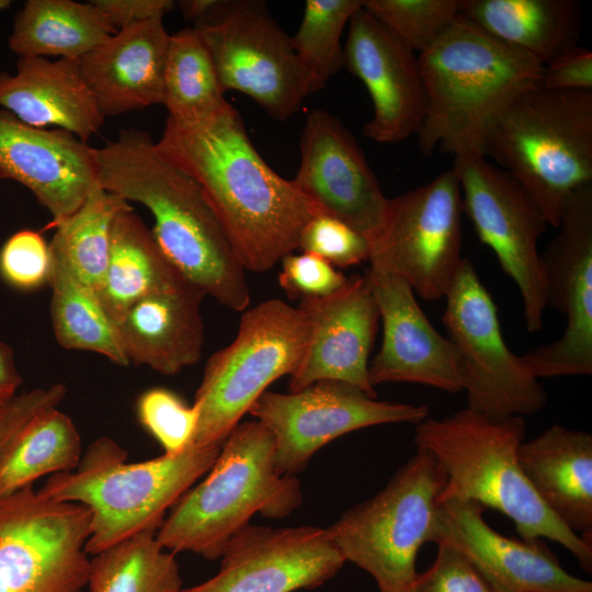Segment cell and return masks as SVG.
<instances>
[{
    "instance_id": "cell-1",
    "label": "cell",
    "mask_w": 592,
    "mask_h": 592,
    "mask_svg": "<svg viewBox=\"0 0 592 592\" xmlns=\"http://www.w3.org/2000/svg\"><path fill=\"white\" fill-rule=\"evenodd\" d=\"M156 147L200 185L244 271L271 270L320 214L264 161L231 104L195 125L167 118Z\"/></svg>"
},
{
    "instance_id": "cell-2",
    "label": "cell",
    "mask_w": 592,
    "mask_h": 592,
    "mask_svg": "<svg viewBox=\"0 0 592 592\" xmlns=\"http://www.w3.org/2000/svg\"><path fill=\"white\" fill-rule=\"evenodd\" d=\"M95 157L100 185L150 212L156 242L182 277L220 305L244 311L246 271L200 185L136 128L122 129L95 148Z\"/></svg>"
},
{
    "instance_id": "cell-3",
    "label": "cell",
    "mask_w": 592,
    "mask_h": 592,
    "mask_svg": "<svg viewBox=\"0 0 592 592\" xmlns=\"http://www.w3.org/2000/svg\"><path fill=\"white\" fill-rule=\"evenodd\" d=\"M418 59L425 112L417 138L425 156H485L487 136L505 112L542 87L544 65L460 14Z\"/></svg>"
},
{
    "instance_id": "cell-4",
    "label": "cell",
    "mask_w": 592,
    "mask_h": 592,
    "mask_svg": "<svg viewBox=\"0 0 592 592\" xmlns=\"http://www.w3.org/2000/svg\"><path fill=\"white\" fill-rule=\"evenodd\" d=\"M523 417L493 419L469 408L417 424V448L429 452L446 481L440 503L474 501L509 517L522 539L547 538L565 547L584 571L592 569V543L567 528L542 502L517 457Z\"/></svg>"
},
{
    "instance_id": "cell-5",
    "label": "cell",
    "mask_w": 592,
    "mask_h": 592,
    "mask_svg": "<svg viewBox=\"0 0 592 592\" xmlns=\"http://www.w3.org/2000/svg\"><path fill=\"white\" fill-rule=\"evenodd\" d=\"M206 474L173 504L157 530L158 542L174 554L220 558L254 514L282 519L301 502L298 480L278 473L274 439L260 421L239 423Z\"/></svg>"
},
{
    "instance_id": "cell-6",
    "label": "cell",
    "mask_w": 592,
    "mask_h": 592,
    "mask_svg": "<svg viewBox=\"0 0 592 592\" xmlns=\"http://www.w3.org/2000/svg\"><path fill=\"white\" fill-rule=\"evenodd\" d=\"M220 448L186 446L175 455L128 463L127 452L102 436L73 470L49 476L38 491L90 511L86 550L93 556L144 531H157L168 510L210 469Z\"/></svg>"
},
{
    "instance_id": "cell-7",
    "label": "cell",
    "mask_w": 592,
    "mask_h": 592,
    "mask_svg": "<svg viewBox=\"0 0 592 592\" xmlns=\"http://www.w3.org/2000/svg\"><path fill=\"white\" fill-rule=\"evenodd\" d=\"M483 155L558 228L569 196L592 184V92L543 87L526 92L491 129Z\"/></svg>"
},
{
    "instance_id": "cell-8",
    "label": "cell",
    "mask_w": 592,
    "mask_h": 592,
    "mask_svg": "<svg viewBox=\"0 0 592 592\" xmlns=\"http://www.w3.org/2000/svg\"><path fill=\"white\" fill-rule=\"evenodd\" d=\"M445 481L436 459L417 448L379 492L327 528L344 560L369 573L379 592H403L415 579L419 550L439 539Z\"/></svg>"
},
{
    "instance_id": "cell-9",
    "label": "cell",
    "mask_w": 592,
    "mask_h": 592,
    "mask_svg": "<svg viewBox=\"0 0 592 592\" xmlns=\"http://www.w3.org/2000/svg\"><path fill=\"white\" fill-rule=\"evenodd\" d=\"M310 335L306 315L281 299L242 311L236 338L207 360L193 405L187 446L220 447L254 401L299 364Z\"/></svg>"
},
{
    "instance_id": "cell-10",
    "label": "cell",
    "mask_w": 592,
    "mask_h": 592,
    "mask_svg": "<svg viewBox=\"0 0 592 592\" xmlns=\"http://www.w3.org/2000/svg\"><path fill=\"white\" fill-rule=\"evenodd\" d=\"M214 61L224 92L254 100L269 115L285 121L312 93L291 36L260 0H218L194 24Z\"/></svg>"
},
{
    "instance_id": "cell-11",
    "label": "cell",
    "mask_w": 592,
    "mask_h": 592,
    "mask_svg": "<svg viewBox=\"0 0 592 592\" xmlns=\"http://www.w3.org/2000/svg\"><path fill=\"white\" fill-rule=\"evenodd\" d=\"M445 298L442 322L460 354L467 408L493 419L542 410L546 390L506 345L496 304L469 259L463 258Z\"/></svg>"
},
{
    "instance_id": "cell-12",
    "label": "cell",
    "mask_w": 592,
    "mask_h": 592,
    "mask_svg": "<svg viewBox=\"0 0 592 592\" xmlns=\"http://www.w3.org/2000/svg\"><path fill=\"white\" fill-rule=\"evenodd\" d=\"M90 511L33 486L0 500V592H83Z\"/></svg>"
},
{
    "instance_id": "cell-13",
    "label": "cell",
    "mask_w": 592,
    "mask_h": 592,
    "mask_svg": "<svg viewBox=\"0 0 592 592\" xmlns=\"http://www.w3.org/2000/svg\"><path fill=\"white\" fill-rule=\"evenodd\" d=\"M463 203L453 169L394 198L371 242L369 266L402 277L425 300L445 297L460 255Z\"/></svg>"
},
{
    "instance_id": "cell-14",
    "label": "cell",
    "mask_w": 592,
    "mask_h": 592,
    "mask_svg": "<svg viewBox=\"0 0 592 592\" xmlns=\"http://www.w3.org/2000/svg\"><path fill=\"white\" fill-rule=\"evenodd\" d=\"M452 169L459 182L463 213L519 288L526 330L539 331L547 307L538 252L539 237L548 226L543 213L510 173L485 156H455Z\"/></svg>"
},
{
    "instance_id": "cell-15",
    "label": "cell",
    "mask_w": 592,
    "mask_h": 592,
    "mask_svg": "<svg viewBox=\"0 0 592 592\" xmlns=\"http://www.w3.org/2000/svg\"><path fill=\"white\" fill-rule=\"evenodd\" d=\"M248 413L271 432L278 473L295 476L329 442L378 424H418L429 408L378 400L352 384L326 379L294 392L265 390Z\"/></svg>"
},
{
    "instance_id": "cell-16",
    "label": "cell",
    "mask_w": 592,
    "mask_h": 592,
    "mask_svg": "<svg viewBox=\"0 0 592 592\" xmlns=\"http://www.w3.org/2000/svg\"><path fill=\"white\" fill-rule=\"evenodd\" d=\"M558 229L540 259L546 305L567 325L560 339L521 355L537 379L592 374V184L569 196Z\"/></svg>"
},
{
    "instance_id": "cell-17",
    "label": "cell",
    "mask_w": 592,
    "mask_h": 592,
    "mask_svg": "<svg viewBox=\"0 0 592 592\" xmlns=\"http://www.w3.org/2000/svg\"><path fill=\"white\" fill-rule=\"evenodd\" d=\"M291 181L320 214L345 223L369 244L380 231L389 198L352 133L325 110L307 116L300 164Z\"/></svg>"
},
{
    "instance_id": "cell-18",
    "label": "cell",
    "mask_w": 592,
    "mask_h": 592,
    "mask_svg": "<svg viewBox=\"0 0 592 592\" xmlns=\"http://www.w3.org/2000/svg\"><path fill=\"white\" fill-rule=\"evenodd\" d=\"M210 579L179 592H294L315 589L345 560L327 528L248 525L235 535Z\"/></svg>"
},
{
    "instance_id": "cell-19",
    "label": "cell",
    "mask_w": 592,
    "mask_h": 592,
    "mask_svg": "<svg viewBox=\"0 0 592 592\" xmlns=\"http://www.w3.org/2000/svg\"><path fill=\"white\" fill-rule=\"evenodd\" d=\"M365 276L383 322L379 351L368 364L371 385L414 383L452 394L463 391L459 351L432 326L410 285L371 266Z\"/></svg>"
},
{
    "instance_id": "cell-20",
    "label": "cell",
    "mask_w": 592,
    "mask_h": 592,
    "mask_svg": "<svg viewBox=\"0 0 592 592\" xmlns=\"http://www.w3.org/2000/svg\"><path fill=\"white\" fill-rule=\"evenodd\" d=\"M344 66L369 93L373 116L363 134L394 144L417 135L425 112L418 55L362 7L349 22Z\"/></svg>"
},
{
    "instance_id": "cell-21",
    "label": "cell",
    "mask_w": 592,
    "mask_h": 592,
    "mask_svg": "<svg viewBox=\"0 0 592 592\" xmlns=\"http://www.w3.org/2000/svg\"><path fill=\"white\" fill-rule=\"evenodd\" d=\"M474 501L441 503L437 544L455 548L494 592H592V583L567 572L542 539L510 538L485 520Z\"/></svg>"
},
{
    "instance_id": "cell-22",
    "label": "cell",
    "mask_w": 592,
    "mask_h": 592,
    "mask_svg": "<svg viewBox=\"0 0 592 592\" xmlns=\"http://www.w3.org/2000/svg\"><path fill=\"white\" fill-rule=\"evenodd\" d=\"M298 308L309 321L310 335L289 375V391L329 379L352 384L377 397L368 379V358L379 312L365 274L348 277L344 286L329 296L301 299Z\"/></svg>"
},
{
    "instance_id": "cell-23",
    "label": "cell",
    "mask_w": 592,
    "mask_h": 592,
    "mask_svg": "<svg viewBox=\"0 0 592 592\" xmlns=\"http://www.w3.org/2000/svg\"><path fill=\"white\" fill-rule=\"evenodd\" d=\"M0 180L32 192L54 228L77 210L99 183L95 148L59 128H37L0 110Z\"/></svg>"
},
{
    "instance_id": "cell-24",
    "label": "cell",
    "mask_w": 592,
    "mask_h": 592,
    "mask_svg": "<svg viewBox=\"0 0 592 592\" xmlns=\"http://www.w3.org/2000/svg\"><path fill=\"white\" fill-rule=\"evenodd\" d=\"M170 34L163 16L125 26L79 59L82 78L104 117L163 103Z\"/></svg>"
},
{
    "instance_id": "cell-25",
    "label": "cell",
    "mask_w": 592,
    "mask_h": 592,
    "mask_svg": "<svg viewBox=\"0 0 592 592\" xmlns=\"http://www.w3.org/2000/svg\"><path fill=\"white\" fill-rule=\"evenodd\" d=\"M0 110L33 127H54L88 141L104 116L88 89L78 59L19 57L16 71H0Z\"/></svg>"
},
{
    "instance_id": "cell-26",
    "label": "cell",
    "mask_w": 592,
    "mask_h": 592,
    "mask_svg": "<svg viewBox=\"0 0 592 592\" xmlns=\"http://www.w3.org/2000/svg\"><path fill=\"white\" fill-rule=\"evenodd\" d=\"M205 295L192 285L151 294L136 301L117 323L129 364L175 375L202 356Z\"/></svg>"
},
{
    "instance_id": "cell-27",
    "label": "cell",
    "mask_w": 592,
    "mask_h": 592,
    "mask_svg": "<svg viewBox=\"0 0 592 592\" xmlns=\"http://www.w3.org/2000/svg\"><path fill=\"white\" fill-rule=\"evenodd\" d=\"M521 468L547 509L592 543V435L554 424L522 442Z\"/></svg>"
},
{
    "instance_id": "cell-28",
    "label": "cell",
    "mask_w": 592,
    "mask_h": 592,
    "mask_svg": "<svg viewBox=\"0 0 592 592\" xmlns=\"http://www.w3.org/2000/svg\"><path fill=\"white\" fill-rule=\"evenodd\" d=\"M459 14L542 65L577 46L581 33L573 0H459Z\"/></svg>"
},
{
    "instance_id": "cell-29",
    "label": "cell",
    "mask_w": 592,
    "mask_h": 592,
    "mask_svg": "<svg viewBox=\"0 0 592 592\" xmlns=\"http://www.w3.org/2000/svg\"><path fill=\"white\" fill-rule=\"evenodd\" d=\"M189 284L162 253L151 230L130 207L113 223L110 254L95 292L117 326L136 301Z\"/></svg>"
},
{
    "instance_id": "cell-30",
    "label": "cell",
    "mask_w": 592,
    "mask_h": 592,
    "mask_svg": "<svg viewBox=\"0 0 592 592\" xmlns=\"http://www.w3.org/2000/svg\"><path fill=\"white\" fill-rule=\"evenodd\" d=\"M115 33L90 1L27 0L14 15L8 44L18 57L79 60Z\"/></svg>"
},
{
    "instance_id": "cell-31",
    "label": "cell",
    "mask_w": 592,
    "mask_h": 592,
    "mask_svg": "<svg viewBox=\"0 0 592 592\" xmlns=\"http://www.w3.org/2000/svg\"><path fill=\"white\" fill-rule=\"evenodd\" d=\"M82 456L80 433L58 407L30 420L0 452V500L41 477L73 470Z\"/></svg>"
},
{
    "instance_id": "cell-32",
    "label": "cell",
    "mask_w": 592,
    "mask_h": 592,
    "mask_svg": "<svg viewBox=\"0 0 592 592\" xmlns=\"http://www.w3.org/2000/svg\"><path fill=\"white\" fill-rule=\"evenodd\" d=\"M48 285L52 326L58 344L66 350L93 352L115 365L128 366L117 327L101 305L95 289L54 258Z\"/></svg>"
},
{
    "instance_id": "cell-33",
    "label": "cell",
    "mask_w": 592,
    "mask_h": 592,
    "mask_svg": "<svg viewBox=\"0 0 592 592\" xmlns=\"http://www.w3.org/2000/svg\"><path fill=\"white\" fill-rule=\"evenodd\" d=\"M212 56L197 31L170 35L163 73V105L169 119L182 125L203 123L224 112V96Z\"/></svg>"
},
{
    "instance_id": "cell-34",
    "label": "cell",
    "mask_w": 592,
    "mask_h": 592,
    "mask_svg": "<svg viewBox=\"0 0 592 592\" xmlns=\"http://www.w3.org/2000/svg\"><path fill=\"white\" fill-rule=\"evenodd\" d=\"M144 531L90 559L89 592H179L182 589L175 554Z\"/></svg>"
},
{
    "instance_id": "cell-35",
    "label": "cell",
    "mask_w": 592,
    "mask_h": 592,
    "mask_svg": "<svg viewBox=\"0 0 592 592\" xmlns=\"http://www.w3.org/2000/svg\"><path fill=\"white\" fill-rule=\"evenodd\" d=\"M130 207L98 183L82 205L54 227L49 242L52 258L96 289L107 264L114 219Z\"/></svg>"
},
{
    "instance_id": "cell-36",
    "label": "cell",
    "mask_w": 592,
    "mask_h": 592,
    "mask_svg": "<svg viewBox=\"0 0 592 592\" xmlns=\"http://www.w3.org/2000/svg\"><path fill=\"white\" fill-rule=\"evenodd\" d=\"M362 0H307L295 35L294 52L306 70L312 93L344 66L341 36Z\"/></svg>"
},
{
    "instance_id": "cell-37",
    "label": "cell",
    "mask_w": 592,
    "mask_h": 592,
    "mask_svg": "<svg viewBox=\"0 0 592 592\" xmlns=\"http://www.w3.org/2000/svg\"><path fill=\"white\" fill-rule=\"evenodd\" d=\"M362 8L418 55L459 15V0H362Z\"/></svg>"
},
{
    "instance_id": "cell-38",
    "label": "cell",
    "mask_w": 592,
    "mask_h": 592,
    "mask_svg": "<svg viewBox=\"0 0 592 592\" xmlns=\"http://www.w3.org/2000/svg\"><path fill=\"white\" fill-rule=\"evenodd\" d=\"M141 426L160 444L163 454L175 455L190 444L198 421V410L177 392L153 387L143 391L135 403Z\"/></svg>"
},
{
    "instance_id": "cell-39",
    "label": "cell",
    "mask_w": 592,
    "mask_h": 592,
    "mask_svg": "<svg viewBox=\"0 0 592 592\" xmlns=\"http://www.w3.org/2000/svg\"><path fill=\"white\" fill-rule=\"evenodd\" d=\"M52 273L49 243L31 229L10 236L0 249V277L19 291H35L48 284Z\"/></svg>"
},
{
    "instance_id": "cell-40",
    "label": "cell",
    "mask_w": 592,
    "mask_h": 592,
    "mask_svg": "<svg viewBox=\"0 0 592 592\" xmlns=\"http://www.w3.org/2000/svg\"><path fill=\"white\" fill-rule=\"evenodd\" d=\"M334 267H348L369 259V242L345 223L325 215L314 216L304 227L298 248Z\"/></svg>"
},
{
    "instance_id": "cell-41",
    "label": "cell",
    "mask_w": 592,
    "mask_h": 592,
    "mask_svg": "<svg viewBox=\"0 0 592 592\" xmlns=\"http://www.w3.org/2000/svg\"><path fill=\"white\" fill-rule=\"evenodd\" d=\"M278 283L291 298H321L339 291L348 277L323 259L303 252L282 260Z\"/></svg>"
},
{
    "instance_id": "cell-42",
    "label": "cell",
    "mask_w": 592,
    "mask_h": 592,
    "mask_svg": "<svg viewBox=\"0 0 592 592\" xmlns=\"http://www.w3.org/2000/svg\"><path fill=\"white\" fill-rule=\"evenodd\" d=\"M403 592H494L474 567L452 546L437 544L432 565Z\"/></svg>"
},
{
    "instance_id": "cell-43",
    "label": "cell",
    "mask_w": 592,
    "mask_h": 592,
    "mask_svg": "<svg viewBox=\"0 0 592 592\" xmlns=\"http://www.w3.org/2000/svg\"><path fill=\"white\" fill-rule=\"evenodd\" d=\"M66 395L67 388L60 383L16 395L0 410V452L30 420L58 407Z\"/></svg>"
},
{
    "instance_id": "cell-44",
    "label": "cell",
    "mask_w": 592,
    "mask_h": 592,
    "mask_svg": "<svg viewBox=\"0 0 592 592\" xmlns=\"http://www.w3.org/2000/svg\"><path fill=\"white\" fill-rule=\"evenodd\" d=\"M542 87L556 91L592 92V53L573 46L544 65Z\"/></svg>"
},
{
    "instance_id": "cell-45",
    "label": "cell",
    "mask_w": 592,
    "mask_h": 592,
    "mask_svg": "<svg viewBox=\"0 0 592 592\" xmlns=\"http://www.w3.org/2000/svg\"><path fill=\"white\" fill-rule=\"evenodd\" d=\"M116 30L156 16H164L177 4L172 0H91Z\"/></svg>"
},
{
    "instance_id": "cell-46",
    "label": "cell",
    "mask_w": 592,
    "mask_h": 592,
    "mask_svg": "<svg viewBox=\"0 0 592 592\" xmlns=\"http://www.w3.org/2000/svg\"><path fill=\"white\" fill-rule=\"evenodd\" d=\"M21 384L14 352L9 344L0 341V410L16 396Z\"/></svg>"
},
{
    "instance_id": "cell-47",
    "label": "cell",
    "mask_w": 592,
    "mask_h": 592,
    "mask_svg": "<svg viewBox=\"0 0 592 592\" xmlns=\"http://www.w3.org/2000/svg\"><path fill=\"white\" fill-rule=\"evenodd\" d=\"M218 0H183L178 2L183 16L194 24L207 16L217 5Z\"/></svg>"
},
{
    "instance_id": "cell-48",
    "label": "cell",
    "mask_w": 592,
    "mask_h": 592,
    "mask_svg": "<svg viewBox=\"0 0 592 592\" xmlns=\"http://www.w3.org/2000/svg\"><path fill=\"white\" fill-rule=\"evenodd\" d=\"M11 5L10 0H0V12L8 9Z\"/></svg>"
}]
</instances>
